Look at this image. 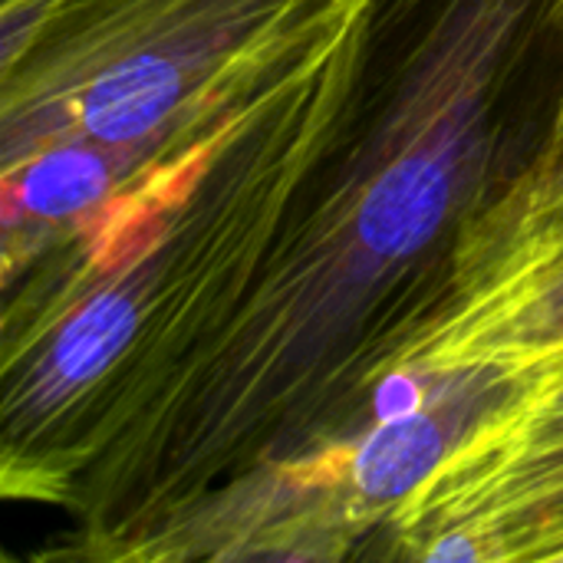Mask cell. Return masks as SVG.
I'll use <instances>...</instances> for the list:
<instances>
[{
	"label": "cell",
	"mask_w": 563,
	"mask_h": 563,
	"mask_svg": "<svg viewBox=\"0 0 563 563\" xmlns=\"http://www.w3.org/2000/svg\"><path fill=\"white\" fill-rule=\"evenodd\" d=\"M563 353V234L525 251L465 294L412 346L402 383L426 373L505 369L525 376Z\"/></svg>",
	"instance_id": "8992f818"
},
{
	"label": "cell",
	"mask_w": 563,
	"mask_h": 563,
	"mask_svg": "<svg viewBox=\"0 0 563 563\" xmlns=\"http://www.w3.org/2000/svg\"><path fill=\"white\" fill-rule=\"evenodd\" d=\"M452 445L445 409L402 406L343 449L214 488L158 531L139 563L350 558L366 534L386 531Z\"/></svg>",
	"instance_id": "277c9868"
},
{
	"label": "cell",
	"mask_w": 563,
	"mask_h": 563,
	"mask_svg": "<svg viewBox=\"0 0 563 563\" xmlns=\"http://www.w3.org/2000/svg\"><path fill=\"white\" fill-rule=\"evenodd\" d=\"M366 0H3V274L310 73Z\"/></svg>",
	"instance_id": "3957f363"
},
{
	"label": "cell",
	"mask_w": 563,
	"mask_h": 563,
	"mask_svg": "<svg viewBox=\"0 0 563 563\" xmlns=\"http://www.w3.org/2000/svg\"><path fill=\"white\" fill-rule=\"evenodd\" d=\"M558 0H366L346 86L221 330L73 482L46 561L139 563L234 478L356 442L531 148Z\"/></svg>",
	"instance_id": "6da1fadb"
},
{
	"label": "cell",
	"mask_w": 563,
	"mask_h": 563,
	"mask_svg": "<svg viewBox=\"0 0 563 563\" xmlns=\"http://www.w3.org/2000/svg\"><path fill=\"white\" fill-rule=\"evenodd\" d=\"M554 20L561 40V69L554 76L548 112L521 165L495 188V195L468 228L452 303L482 287L525 251L563 234V0H558Z\"/></svg>",
	"instance_id": "52a82bcc"
},
{
	"label": "cell",
	"mask_w": 563,
	"mask_h": 563,
	"mask_svg": "<svg viewBox=\"0 0 563 563\" xmlns=\"http://www.w3.org/2000/svg\"><path fill=\"white\" fill-rule=\"evenodd\" d=\"M386 541L406 561H563V353L468 429Z\"/></svg>",
	"instance_id": "5b68a950"
},
{
	"label": "cell",
	"mask_w": 563,
	"mask_h": 563,
	"mask_svg": "<svg viewBox=\"0 0 563 563\" xmlns=\"http://www.w3.org/2000/svg\"><path fill=\"white\" fill-rule=\"evenodd\" d=\"M350 46L353 30L96 228L3 274V498L59 511L99 449L221 330L336 112Z\"/></svg>",
	"instance_id": "7a4b0ae2"
}]
</instances>
